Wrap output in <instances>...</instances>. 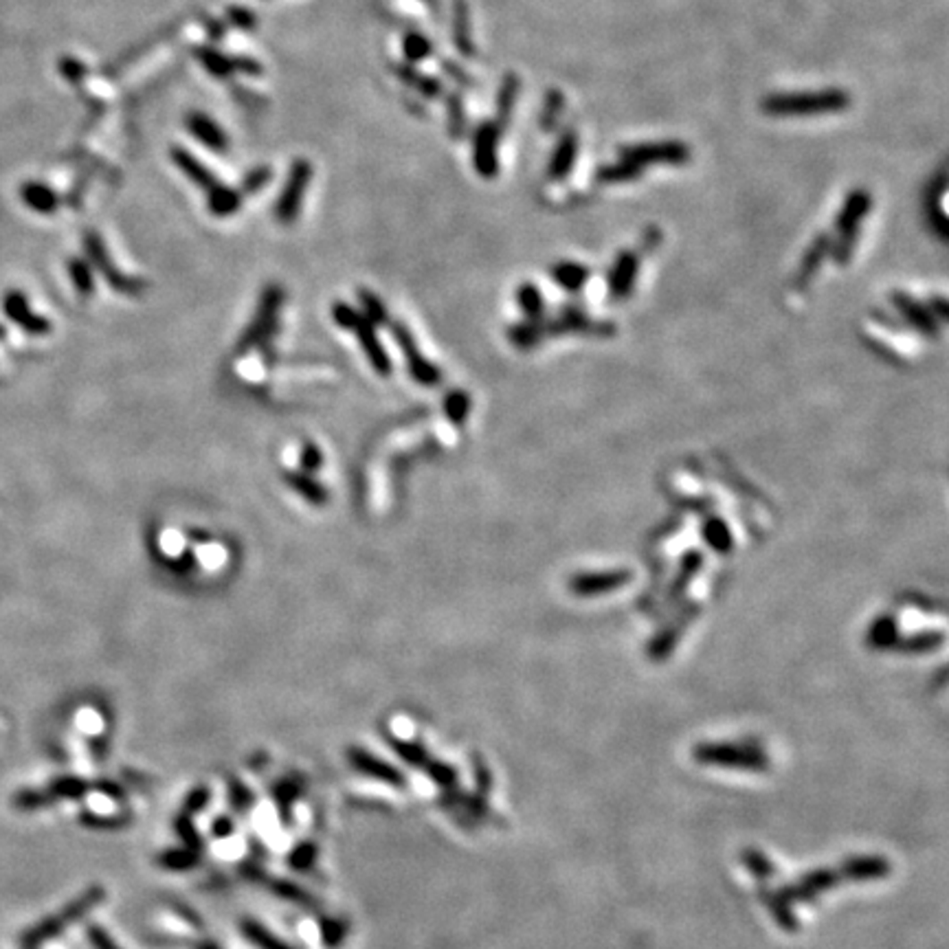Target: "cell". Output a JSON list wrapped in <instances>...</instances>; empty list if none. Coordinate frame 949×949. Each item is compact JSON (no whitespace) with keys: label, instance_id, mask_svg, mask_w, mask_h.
<instances>
[{"label":"cell","instance_id":"6da1fadb","mask_svg":"<svg viewBox=\"0 0 949 949\" xmlns=\"http://www.w3.org/2000/svg\"><path fill=\"white\" fill-rule=\"evenodd\" d=\"M693 759L706 767L747 771H767L771 765L763 743L754 736H747L743 743H697L693 747Z\"/></svg>","mask_w":949,"mask_h":949},{"label":"cell","instance_id":"7a4b0ae2","mask_svg":"<svg viewBox=\"0 0 949 949\" xmlns=\"http://www.w3.org/2000/svg\"><path fill=\"white\" fill-rule=\"evenodd\" d=\"M851 97L844 90H819V93H783L769 95L763 102V113L771 117H809L846 110Z\"/></svg>","mask_w":949,"mask_h":949},{"label":"cell","instance_id":"3957f363","mask_svg":"<svg viewBox=\"0 0 949 949\" xmlns=\"http://www.w3.org/2000/svg\"><path fill=\"white\" fill-rule=\"evenodd\" d=\"M330 315H332V321L339 325V328L349 330V332L357 337V341L358 345H361L363 352H365L369 365L374 367V372H376L378 376H390L391 361H390V357H387L382 343L378 341L376 325H374L365 315L354 310L349 304H345V301H334L332 308H330Z\"/></svg>","mask_w":949,"mask_h":949},{"label":"cell","instance_id":"277c9868","mask_svg":"<svg viewBox=\"0 0 949 949\" xmlns=\"http://www.w3.org/2000/svg\"><path fill=\"white\" fill-rule=\"evenodd\" d=\"M281 304H284V289L277 284H268L262 290L260 304H257V313L253 323L244 330L242 339L238 343V352L247 354L248 349H253L256 345L271 339V334L277 330V315H280Z\"/></svg>","mask_w":949,"mask_h":949},{"label":"cell","instance_id":"5b68a950","mask_svg":"<svg viewBox=\"0 0 949 949\" xmlns=\"http://www.w3.org/2000/svg\"><path fill=\"white\" fill-rule=\"evenodd\" d=\"M81 242H84L86 260H88L90 266H93V271L102 273L110 289L123 292V295H139V292L146 289L143 280L126 275V273H122L117 266H114L113 257H110L108 248H105L104 239L97 231H86L84 238H81Z\"/></svg>","mask_w":949,"mask_h":949},{"label":"cell","instance_id":"8992f818","mask_svg":"<svg viewBox=\"0 0 949 949\" xmlns=\"http://www.w3.org/2000/svg\"><path fill=\"white\" fill-rule=\"evenodd\" d=\"M310 179H313V165H310L306 158H295L290 165L289 179H286L284 187H281V194L277 196L275 200V207H273L277 223L290 224L299 218Z\"/></svg>","mask_w":949,"mask_h":949},{"label":"cell","instance_id":"52a82bcc","mask_svg":"<svg viewBox=\"0 0 949 949\" xmlns=\"http://www.w3.org/2000/svg\"><path fill=\"white\" fill-rule=\"evenodd\" d=\"M620 158L635 165H685L690 161L688 146L679 141L640 143V146L620 147Z\"/></svg>","mask_w":949,"mask_h":949},{"label":"cell","instance_id":"ba28073f","mask_svg":"<svg viewBox=\"0 0 949 949\" xmlns=\"http://www.w3.org/2000/svg\"><path fill=\"white\" fill-rule=\"evenodd\" d=\"M102 899V890H90L88 894H84L81 899L75 901L73 905H69V908L64 910V912H60L57 917H51V919H45L40 925H36L33 929H29V932L22 936V945H25L27 949H33L36 945H40L42 941H49L51 936H57V934L62 932V928L73 921H78V919L81 917V914L86 912V910L93 908L97 901Z\"/></svg>","mask_w":949,"mask_h":949},{"label":"cell","instance_id":"9c48e42d","mask_svg":"<svg viewBox=\"0 0 949 949\" xmlns=\"http://www.w3.org/2000/svg\"><path fill=\"white\" fill-rule=\"evenodd\" d=\"M391 332H394L398 348H400L402 357H405L407 369H409V374L414 376V381H418L420 385H426V387L438 385V382L442 381V374H440V369L435 367L433 363H429L424 357H422L418 343H416L414 334L409 332V328L402 323H391Z\"/></svg>","mask_w":949,"mask_h":949},{"label":"cell","instance_id":"30bf717a","mask_svg":"<svg viewBox=\"0 0 949 949\" xmlns=\"http://www.w3.org/2000/svg\"><path fill=\"white\" fill-rule=\"evenodd\" d=\"M501 130L495 122H483L473 137V165L482 179H495L500 172V150Z\"/></svg>","mask_w":949,"mask_h":949},{"label":"cell","instance_id":"8fae6325","mask_svg":"<svg viewBox=\"0 0 949 949\" xmlns=\"http://www.w3.org/2000/svg\"><path fill=\"white\" fill-rule=\"evenodd\" d=\"M3 310L4 316L9 321H13L16 325H21L27 334L31 337H45L51 330V321L46 316L33 313L31 306H29L27 295L22 290H7L3 297Z\"/></svg>","mask_w":949,"mask_h":949},{"label":"cell","instance_id":"7c38bea8","mask_svg":"<svg viewBox=\"0 0 949 949\" xmlns=\"http://www.w3.org/2000/svg\"><path fill=\"white\" fill-rule=\"evenodd\" d=\"M870 205H872V198H870L869 189L851 191V196H848L846 203H844L840 218H837V231L842 233L840 251H844V256L851 251L852 242H855V236H857V227H860L861 220L869 215Z\"/></svg>","mask_w":949,"mask_h":949},{"label":"cell","instance_id":"4fadbf2b","mask_svg":"<svg viewBox=\"0 0 949 949\" xmlns=\"http://www.w3.org/2000/svg\"><path fill=\"white\" fill-rule=\"evenodd\" d=\"M837 870H840L844 881L864 884V881L886 879L893 872V864L884 855H855L844 860Z\"/></svg>","mask_w":949,"mask_h":949},{"label":"cell","instance_id":"5bb4252c","mask_svg":"<svg viewBox=\"0 0 949 949\" xmlns=\"http://www.w3.org/2000/svg\"><path fill=\"white\" fill-rule=\"evenodd\" d=\"M185 126H187V130H189L191 137L198 139V141L203 143V146L207 147V150H211V152H227L229 137L224 134L223 128H220L218 123H215L214 119L209 117V114H205V113L187 114Z\"/></svg>","mask_w":949,"mask_h":949},{"label":"cell","instance_id":"9a60e30c","mask_svg":"<svg viewBox=\"0 0 949 949\" xmlns=\"http://www.w3.org/2000/svg\"><path fill=\"white\" fill-rule=\"evenodd\" d=\"M756 896H759L760 903L769 910L771 919H774V921L778 923L785 932H789V934L798 932L800 921L794 912V905H791L785 896H780L778 890L769 888L767 884H760L759 890H756Z\"/></svg>","mask_w":949,"mask_h":949},{"label":"cell","instance_id":"2e32d148","mask_svg":"<svg viewBox=\"0 0 949 949\" xmlns=\"http://www.w3.org/2000/svg\"><path fill=\"white\" fill-rule=\"evenodd\" d=\"M172 161H174L176 165L183 170V174L187 176V179H189L194 185H198L200 189L211 191L214 187L220 185V181L215 179L214 172H211L207 165H203V163L191 155V152H187L185 147H172Z\"/></svg>","mask_w":949,"mask_h":949},{"label":"cell","instance_id":"e0dca14e","mask_svg":"<svg viewBox=\"0 0 949 949\" xmlns=\"http://www.w3.org/2000/svg\"><path fill=\"white\" fill-rule=\"evenodd\" d=\"M281 477H284V482L289 483L301 500L313 503V506H325V503H328V488H325L319 479H315L310 473H304L297 468V471H284Z\"/></svg>","mask_w":949,"mask_h":949},{"label":"cell","instance_id":"ac0fdd59","mask_svg":"<svg viewBox=\"0 0 949 949\" xmlns=\"http://www.w3.org/2000/svg\"><path fill=\"white\" fill-rule=\"evenodd\" d=\"M576 155H578L576 134L565 132L563 137H560L558 146H556L552 161H550V167H548L550 181H563L565 176L572 172L574 163H576Z\"/></svg>","mask_w":949,"mask_h":949},{"label":"cell","instance_id":"d6986e66","mask_svg":"<svg viewBox=\"0 0 949 949\" xmlns=\"http://www.w3.org/2000/svg\"><path fill=\"white\" fill-rule=\"evenodd\" d=\"M453 46L464 57L477 55V46L471 36V12L464 0H455L453 4Z\"/></svg>","mask_w":949,"mask_h":949},{"label":"cell","instance_id":"ffe728a7","mask_svg":"<svg viewBox=\"0 0 949 949\" xmlns=\"http://www.w3.org/2000/svg\"><path fill=\"white\" fill-rule=\"evenodd\" d=\"M394 75L402 81V84L414 88L416 93L422 95L424 99H438L440 95H442V84H440L435 78H431V75H424V73H420V71H416L414 64H405V62L394 64Z\"/></svg>","mask_w":949,"mask_h":949},{"label":"cell","instance_id":"44dd1931","mask_svg":"<svg viewBox=\"0 0 949 949\" xmlns=\"http://www.w3.org/2000/svg\"><path fill=\"white\" fill-rule=\"evenodd\" d=\"M21 198L36 214L49 215L55 214V209L60 207V196L49 185L38 183V181H29V183L21 187Z\"/></svg>","mask_w":949,"mask_h":949},{"label":"cell","instance_id":"7402d4cb","mask_svg":"<svg viewBox=\"0 0 949 949\" xmlns=\"http://www.w3.org/2000/svg\"><path fill=\"white\" fill-rule=\"evenodd\" d=\"M519 90H521V80L516 78L515 73H508L506 78H503V81H501L500 93H497L495 126L500 128L501 132L506 130V126H508V123H510L512 113H515L516 97H519Z\"/></svg>","mask_w":949,"mask_h":949},{"label":"cell","instance_id":"603a6c76","mask_svg":"<svg viewBox=\"0 0 949 949\" xmlns=\"http://www.w3.org/2000/svg\"><path fill=\"white\" fill-rule=\"evenodd\" d=\"M196 60L203 64V69L207 71L209 75H214V78L218 80H229L231 75H236V64H233V57L231 55H224L223 51L214 49V46H198V49L194 51Z\"/></svg>","mask_w":949,"mask_h":949},{"label":"cell","instance_id":"cb8c5ba5","mask_svg":"<svg viewBox=\"0 0 949 949\" xmlns=\"http://www.w3.org/2000/svg\"><path fill=\"white\" fill-rule=\"evenodd\" d=\"M239 205H242V194H239L238 189H233V187L220 183L218 187L207 191V207L211 214L218 215V218H229V215H233L239 209Z\"/></svg>","mask_w":949,"mask_h":949},{"label":"cell","instance_id":"d4e9b609","mask_svg":"<svg viewBox=\"0 0 949 949\" xmlns=\"http://www.w3.org/2000/svg\"><path fill=\"white\" fill-rule=\"evenodd\" d=\"M640 176H642V167L622 158V161H617V163L602 165L600 170L596 172V183L620 185V183H629V181H637Z\"/></svg>","mask_w":949,"mask_h":949},{"label":"cell","instance_id":"484cf974","mask_svg":"<svg viewBox=\"0 0 949 949\" xmlns=\"http://www.w3.org/2000/svg\"><path fill=\"white\" fill-rule=\"evenodd\" d=\"M741 864L745 866L747 872H750L752 877H756V879L760 881V884H765L767 879H771V877H776V866L774 861L769 860V857L765 855L760 848H754V846H747L741 851Z\"/></svg>","mask_w":949,"mask_h":949},{"label":"cell","instance_id":"4316f807","mask_svg":"<svg viewBox=\"0 0 949 949\" xmlns=\"http://www.w3.org/2000/svg\"><path fill=\"white\" fill-rule=\"evenodd\" d=\"M352 763L357 765L361 771H365V774L374 776V778L385 780V783H394V785L400 783V774H398L394 767H390L387 763H382V760L374 759V756L365 754V752H352Z\"/></svg>","mask_w":949,"mask_h":949},{"label":"cell","instance_id":"83f0119b","mask_svg":"<svg viewBox=\"0 0 949 949\" xmlns=\"http://www.w3.org/2000/svg\"><path fill=\"white\" fill-rule=\"evenodd\" d=\"M66 271H69L71 281H73L75 290H78L81 297L93 295V292H95V271H93V266L88 264V260H84V257H71V260L66 262Z\"/></svg>","mask_w":949,"mask_h":949},{"label":"cell","instance_id":"f1b7e54d","mask_svg":"<svg viewBox=\"0 0 949 949\" xmlns=\"http://www.w3.org/2000/svg\"><path fill=\"white\" fill-rule=\"evenodd\" d=\"M798 881H802V884L807 886L809 890H813L816 894L827 893V890H833L840 884H844L840 870L837 869H813V870L804 872V875H800Z\"/></svg>","mask_w":949,"mask_h":949},{"label":"cell","instance_id":"f546056e","mask_svg":"<svg viewBox=\"0 0 949 949\" xmlns=\"http://www.w3.org/2000/svg\"><path fill=\"white\" fill-rule=\"evenodd\" d=\"M402 53H405L407 64H418V62L426 60L433 53V45H431L429 38L420 31H407L402 38Z\"/></svg>","mask_w":949,"mask_h":949},{"label":"cell","instance_id":"4dcf8cb0","mask_svg":"<svg viewBox=\"0 0 949 949\" xmlns=\"http://www.w3.org/2000/svg\"><path fill=\"white\" fill-rule=\"evenodd\" d=\"M358 299H361V306H363V315L367 316L369 321H372L374 325H387L390 323V313H387L385 304H382L381 299H378L376 295H374L372 290L367 289H361L358 290Z\"/></svg>","mask_w":949,"mask_h":949},{"label":"cell","instance_id":"1f68e13d","mask_svg":"<svg viewBox=\"0 0 949 949\" xmlns=\"http://www.w3.org/2000/svg\"><path fill=\"white\" fill-rule=\"evenodd\" d=\"M447 119H449V134L453 139H459L466 130V113H464L462 97L458 93H450L447 97Z\"/></svg>","mask_w":949,"mask_h":949},{"label":"cell","instance_id":"d6a6232c","mask_svg":"<svg viewBox=\"0 0 949 949\" xmlns=\"http://www.w3.org/2000/svg\"><path fill=\"white\" fill-rule=\"evenodd\" d=\"M637 271V253H625V256L617 260L616 271H613V281L611 286L616 290H626L631 286L633 275Z\"/></svg>","mask_w":949,"mask_h":949},{"label":"cell","instance_id":"836d02e7","mask_svg":"<svg viewBox=\"0 0 949 949\" xmlns=\"http://www.w3.org/2000/svg\"><path fill=\"white\" fill-rule=\"evenodd\" d=\"M565 108V97L560 90L552 88L548 95H545V104H543V114H541V126L543 128H552L556 122H558L560 113H563Z\"/></svg>","mask_w":949,"mask_h":949},{"label":"cell","instance_id":"e575fe53","mask_svg":"<svg viewBox=\"0 0 949 949\" xmlns=\"http://www.w3.org/2000/svg\"><path fill=\"white\" fill-rule=\"evenodd\" d=\"M271 176H273L271 167H266V165L256 167V170H251L247 176H244L242 183H239V189H238V191H239V194H242V196H244V194H247V196L257 194V191L264 189V187H266L268 183H271Z\"/></svg>","mask_w":949,"mask_h":949},{"label":"cell","instance_id":"d590c367","mask_svg":"<svg viewBox=\"0 0 949 949\" xmlns=\"http://www.w3.org/2000/svg\"><path fill=\"white\" fill-rule=\"evenodd\" d=\"M778 894L785 896V899H787L791 905H794V903H804V905L816 903L818 896H819V894L813 893V890H809L807 886L802 884V881H794V884H783L778 888Z\"/></svg>","mask_w":949,"mask_h":949},{"label":"cell","instance_id":"8d00e7d4","mask_svg":"<svg viewBox=\"0 0 949 949\" xmlns=\"http://www.w3.org/2000/svg\"><path fill=\"white\" fill-rule=\"evenodd\" d=\"M244 934H247V936L251 938V941L256 943V945H260L262 949H290L289 945H286V943H281L280 938L273 936V934L268 932V929H264L262 925H257V923H247V925H244Z\"/></svg>","mask_w":949,"mask_h":949},{"label":"cell","instance_id":"74e56055","mask_svg":"<svg viewBox=\"0 0 949 949\" xmlns=\"http://www.w3.org/2000/svg\"><path fill=\"white\" fill-rule=\"evenodd\" d=\"M554 275L556 280H558V284L567 286V289H580L584 277H587V271H584L583 266H576V264H558Z\"/></svg>","mask_w":949,"mask_h":949},{"label":"cell","instance_id":"f35d334b","mask_svg":"<svg viewBox=\"0 0 949 949\" xmlns=\"http://www.w3.org/2000/svg\"><path fill=\"white\" fill-rule=\"evenodd\" d=\"M321 466H323V453H321V449L316 447V444H313V442L301 444L299 471L315 473V471H319Z\"/></svg>","mask_w":949,"mask_h":949},{"label":"cell","instance_id":"ab89813d","mask_svg":"<svg viewBox=\"0 0 949 949\" xmlns=\"http://www.w3.org/2000/svg\"><path fill=\"white\" fill-rule=\"evenodd\" d=\"M227 22L236 29H242V31H251V29L257 27V16L251 9L233 4V7L227 9Z\"/></svg>","mask_w":949,"mask_h":949},{"label":"cell","instance_id":"60d3db41","mask_svg":"<svg viewBox=\"0 0 949 949\" xmlns=\"http://www.w3.org/2000/svg\"><path fill=\"white\" fill-rule=\"evenodd\" d=\"M60 73L69 81H73V84H80V81L86 78V66L81 64L80 60H75V57H64V60L60 62Z\"/></svg>","mask_w":949,"mask_h":949},{"label":"cell","instance_id":"b9f144b4","mask_svg":"<svg viewBox=\"0 0 949 949\" xmlns=\"http://www.w3.org/2000/svg\"><path fill=\"white\" fill-rule=\"evenodd\" d=\"M233 64H236V73L248 75V78H260V75L264 73L262 64L257 60H253V57L236 55L233 57Z\"/></svg>","mask_w":949,"mask_h":949},{"label":"cell","instance_id":"7bdbcfd3","mask_svg":"<svg viewBox=\"0 0 949 949\" xmlns=\"http://www.w3.org/2000/svg\"><path fill=\"white\" fill-rule=\"evenodd\" d=\"M474 778H477V787L482 794H488L492 789V774L488 771V767L482 763V759H474Z\"/></svg>","mask_w":949,"mask_h":949},{"label":"cell","instance_id":"ee69618b","mask_svg":"<svg viewBox=\"0 0 949 949\" xmlns=\"http://www.w3.org/2000/svg\"><path fill=\"white\" fill-rule=\"evenodd\" d=\"M442 69H444V73H447L450 80L458 81L459 86H471V84H473V78H471V75L464 73L462 66H458V64H455V62L444 60V62H442Z\"/></svg>","mask_w":949,"mask_h":949},{"label":"cell","instance_id":"f6af8a7d","mask_svg":"<svg viewBox=\"0 0 949 949\" xmlns=\"http://www.w3.org/2000/svg\"><path fill=\"white\" fill-rule=\"evenodd\" d=\"M88 936H90V941H93V945L97 947V949H119L113 943V938H110L105 932H102L99 928H90L88 929Z\"/></svg>","mask_w":949,"mask_h":949},{"label":"cell","instance_id":"bcb514c9","mask_svg":"<svg viewBox=\"0 0 949 949\" xmlns=\"http://www.w3.org/2000/svg\"><path fill=\"white\" fill-rule=\"evenodd\" d=\"M205 27H207L209 36L214 38V40H220V38L224 36V25L223 22H215V21H205Z\"/></svg>","mask_w":949,"mask_h":949},{"label":"cell","instance_id":"7dc6e473","mask_svg":"<svg viewBox=\"0 0 949 949\" xmlns=\"http://www.w3.org/2000/svg\"><path fill=\"white\" fill-rule=\"evenodd\" d=\"M3 337H4V328H0V339H3Z\"/></svg>","mask_w":949,"mask_h":949}]
</instances>
